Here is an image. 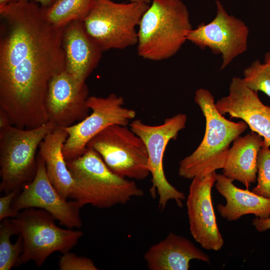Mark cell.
I'll return each instance as SVG.
<instances>
[{"label":"cell","mask_w":270,"mask_h":270,"mask_svg":"<svg viewBox=\"0 0 270 270\" xmlns=\"http://www.w3.org/2000/svg\"><path fill=\"white\" fill-rule=\"evenodd\" d=\"M116 174L142 180L150 174L148 154L142 139L127 126L112 125L88 144Z\"/></svg>","instance_id":"9c48e42d"},{"label":"cell","mask_w":270,"mask_h":270,"mask_svg":"<svg viewBox=\"0 0 270 270\" xmlns=\"http://www.w3.org/2000/svg\"><path fill=\"white\" fill-rule=\"evenodd\" d=\"M252 225L258 232H264L270 230V216L264 219L256 217L252 222Z\"/></svg>","instance_id":"4316f807"},{"label":"cell","mask_w":270,"mask_h":270,"mask_svg":"<svg viewBox=\"0 0 270 270\" xmlns=\"http://www.w3.org/2000/svg\"><path fill=\"white\" fill-rule=\"evenodd\" d=\"M215 104L222 114L242 119L252 131L262 137L264 144L270 147V106L262 102L258 92L248 88L242 78H232L228 95Z\"/></svg>","instance_id":"9a60e30c"},{"label":"cell","mask_w":270,"mask_h":270,"mask_svg":"<svg viewBox=\"0 0 270 270\" xmlns=\"http://www.w3.org/2000/svg\"><path fill=\"white\" fill-rule=\"evenodd\" d=\"M232 182L223 174H216L215 187L226 200L225 204L216 206L222 217L228 221H236L248 214L261 219L270 216V198L258 196L248 188H238Z\"/></svg>","instance_id":"ac0fdd59"},{"label":"cell","mask_w":270,"mask_h":270,"mask_svg":"<svg viewBox=\"0 0 270 270\" xmlns=\"http://www.w3.org/2000/svg\"><path fill=\"white\" fill-rule=\"evenodd\" d=\"M23 241V250L16 266L33 261L41 266L52 253L70 251L83 236V232L72 228H62L56 219L46 211L28 208L10 219Z\"/></svg>","instance_id":"8992f818"},{"label":"cell","mask_w":270,"mask_h":270,"mask_svg":"<svg viewBox=\"0 0 270 270\" xmlns=\"http://www.w3.org/2000/svg\"><path fill=\"white\" fill-rule=\"evenodd\" d=\"M37 160V170L34 179L16 196L12 208L17 212L32 208L42 209L66 228H80L82 226L80 209L82 207L76 200H68L60 194L50 180L44 160L38 154Z\"/></svg>","instance_id":"7c38bea8"},{"label":"cell","mask_w":270,"mask_h":270,"mask_svg":"<svg viewBox=\"0 0 270 270\" xmlns=\"http://www.w3.org/2000/svg\"><path fill=\"white\" fill-rule=\"evenodd\" d=\"M21 190L16 189L5 194L0 198V220L11 218H15L18 212L13 210L12 208V202L16 196Z\"/></svg>","instance_id":"484cf974"},{"label":"cell","mask_w":270,"mask_h":270,"mask_svg":"<svg viewBox=\"0 0 270 270\" xmlns=\"http://www.w3.org/2000/svg\"><path fill=\"white\" fill-rule=\"evenodd\" d=\"M68 136L64 128H55L41 142L38 152L44 160L50 180L60 194L66 200L70 198L74 188L73 179L62 151Z\"/></svg>","instance_id":"ffe728a7"},{"label":"cell","mask_w":270,"mask_h":270,"mask_svg":"<svg viewBox=\"0 0 270 270\" xmlns=\"http://www.w3.org/2000/svg\"><path fill=\"white\" fill-rule=\"evenodd\" d=\"M57 128L50 121L36 128H22L12 124L0 128V192L22 190L34 178L36 153L41 142Z\"/></svg>","instance_id":"5b68a950"},{"label":"cell","mask_w":270,"mask_h":270,"mask_svg":"<svg viewBox=\"0 0 270 270\" xmlns=\"http://www.w3.org/2000/svg\"><path fill=\"white\" fill-rule=\"evenodd\" d=\"M244 83L250 90L261 91L270 98V73L264 64L255 60L243 71Z\"/></svg>","instance_id":"603a6c76"},{"label":"cell","mask_w":270,"mask_h":270,"mask_svg":"<svg viewBox=\"0 0 270 270\" xmlns=\"http://www.w3.org/2000/svg\"><path fill=\"white\" fill-rule=\"evenodd\" d=\"M144 258L150 270H188L192 260L210 262L209 256L192 241L172 232L151 246Z\"/></svg>","instance_id":"e0dca14e"},{"label":"cell","mask_w":270,"mask_h":270,"mask_svg":"<svg viewBox=\"0 0 270 270\" xmlns=\"http://www.w3.org/2000/svg\"><path fill=\"white\" fill-rule=\"evenodd\" d=\"M26 1H32L38 4L40 6L45 9L52 6L58 0H23Z\"/></svg>","instance_id":"f1b7e54d"},{"label":"cell","mask_w":270,"mask_h":270,"mask_svg":"<svg viewBox=\"0 0 270 270\" xmlns=\"http://www.w3.org/2000/svg\"><path fill=\"white\" fill-rule=\"evenodd\" d=\"M216 176L214 172L192 178L186 205L190 232L194 240L206 250L218 251L223 246L224 240L212 202V189Z\"/></svg>","instance_id":"4fadbf2b"},{"label":"cell","mask_w":270,"mask_h":270,"mask_svg":"<svg viewBox=\"0 0 270 270\" xmlns=\"http://www.w3.org/2000/svg\"><path fill=\"white\" fill-rule=\"evenodd\" d=\"M194 100L205 118L206 128L198 147L179 162L178 174L186 179L206 176L222 168L230 144L248 127L243 120L234 122L222 114L208 90H197Z\"/></svg>","instance_id":"7a4b0ae2"},{"label":"cell","mask_w":270,"mask_h":270,"mask_svg":"<svg viewBox=\"0 0 270 270\" xmlns=\"http://www.w3.org/2000/svg\"><path fill=\"white\" fill-rule=\"evenodd\" d=\"M0 110L18 128L47 122L45 99L52 78L66 70L65 27L46 18L32 1L0 6Z\"/></svg>","instance_id":"6da1fadb"},{"label":"cell","mask_w":270,"mask_h":270,"mask_svg":"<svg viewBox=\"0 0 270 270\" xmlns=\"http://www.w3.org/2000/svg\"><path fill=\"white\" fill-rule=\"evenodd\" d=\"M12 124L9 117L6 114L0 110V128Z\"/></svg>","instance_id":"83f0119b"},{"label":"cell","mask_w":270,"mask_h":270,"mask_svg":"<svg viewBox=\"0 0 270 270\" xmlns=\"http://www.w3.org/2000/svg\"><path fill=\"white\" fill-rule=\"evenodd\" d=\"M86 83H79L66 70L49 82L45 99L48 121L56 128H66L84 119L90 110Z\"/></svg>","instance_id":"5bb4252c"},{"label":"cell","mask_w":270,"mask_h":270,"mask_svg":"<svg viewBox=\"0 0 270 270\" xmlns=\"http://www.w3.org/2000/svg\"><path fill=\"white\" fill-rule=\"evenodd\" d=\"M18 0H0V6H2L9 3L14 2Z\"/></svg>","instance_id":"1f68e13d"},{"label":"cell","mask_w":270,"mask_h":270,"mask_svg":"<svg viewBox=\"0 0 270 270\" xmlns=\"http://www.w3.org/2000/svg\"><path fill=\"white\" fill-rule=\"evenodd\" d=\"M262 143V137L252 131L235 139L228 152L223 174L248 189L256 182L257 158Z\"/></svg>","instance_id":"d6986e66"},{"label":"cell","mask_w":270,"mask_h":270,"mask_svg":"<svg viewBox=\"0 0 270 270\" xmlns=\"http://www.w3.org/2000/svg\"><path fill=\"white\" fill-rule=\"evenodd\" d=\"M94 0H58L52 6L43 8L46 20L57 28L65 27L72 22L84 19Z\"/></svg>","instance_id":"44dd1931"},{"label":"cell","mask_w":270,"mask_h":270,"mask_svg":"<svg viewBox=\"0 0 270 270\" xmlns=\"http://www.w3.org/2000/svg\"><path fill=\"white\" fill-rule=\"evenodd\" d=\"M149 4L94 0L82 22L85 30L104 52L137 44L138 28Z\"/></svg>","instance_id":"52a82bcc"},{"label":"cell","mask_w":270,"mask_h":270,"mask_svg":"<svg viewBox=\"0 0 270 270\" xmlns=\"http://www.w3.org/2000/svg\"><path fill=\"white\" fill-rule=\"evenodd\" d=\"M192 29L182 1L152 0L138 28V54L152 61L168 59L179 51Z\"/></svg>","instance_id":"277c9868"},{"label":"cell","mask_w":270,"mask_h":270,"mask_svg":"<svg viewBox=\"0 0 270 270\" xmlns=\"http://www.w3.org/2000/svg\"><path fill=\"white\" fill-rule=\"evenodd\" d=\"M66 70L84 84L98 66L103 52L86 32L82 20L66 26L62 36Z\"/></svg>","instance_id":"2e32d148"},{"label":"cell","mask_w":270,"mask_h":270,"mask_svg":"<svg viewBox=\"0 0 270 270\" xmlns=\"http://www.w3.org/2000/svg\"><path fill=\"white\" fill-rule=\"evenodd\" d=\"M66 162L74 181L70 198L82 207L90 204L107 208L144 194L134 180L114 173L92 148H87L83 154Z\"/></svg>","instance_id":"3957f363"},{"label":"cell","mask_w":270,"mask_h":270,"mask_svg":"<svg viewBox=\"0 0 270 270\" xmlns=\"http://www.w3.org/2000/svg\"><path fill=\"white\" fill-rule=\"evenodd\" d=\"M264 64L268 72L270 73V52L266 54Z\"/></svg>","instance_id":"f546056e"},{"label":"cell","mask_w":270,"mask_h":270,"mask_svg":"<svg viewBox=\"0 0 270 270\" xmlns=\"http://www.w3.org/2000/svg\"><path fill=\"white\" fill-rule=\"evenodd\" d=\"M216 15L210 22H202L188 33L189 41L202 50L209 48L221 54L220 70L246 51L249 29L242 20L229 14L218 0H216Z\"/></svg>","instance_id":"8fae6325"},{"label":"cell","mask_w":270,"mask_h":270,"mask_svg":"<svg viewBox=\"0 0 270 270\" xmlns=\"http://www.w3.org/2000/svg\"><path fill=\"white\" fill-rule=\"evenodd\" d=\"M0 224V270H10L16 265L23 250V241L18 234L15 243L10 237L18 234L16 228L8 218L1 220Z\"/></svg>","instance_id":"7402d4cb"},{"label":"cell","mask_w":270,"mask_h":270,"mask_svg":"<svg viewBox=\"0 0 270 270\" xmlns=\"http://www.w3.org/2000/svg\"><path fill=\"white\" fill-rule=\"evenodd\" d=\"M187 116L178 114L166 118L159 125H150L140 119H134L130 124V128L144 142L147 150L152 186V196L158 198V207L162 210L170 200H174L182 208L184 194L178 190L168 180L164 170L163 160L166 148L169 142L177 138L178 132L186 126Z\"/></svg>","instance_id":"ba28073f"},{"label":"cell","mask_w":270,"mask_h":270,"mask_svg":"<svg viewBox=\"0 0 270 270\" xmlns=\"http://www.w3.org/2000/svg\"><path fill=\"white\" fill-rule=\"evenodd\" d=\"M256 184L252 192L270 198V147L261 146L257 158Z\"/></svg>","instance_id":"cb8c5ba5"},{"label":"cell","mask_w":270,"mask_h":270,"mask_svg":"<svg viewBox=\"0 0 270 270\" xmlns=\"http://www.w3.org/2000/svg\"><path fill=\"white\" fill-rule=\"evenodd\" d=\"M60 270H98L94 262L85 256H80L70 251L62 254L58 262Z\"/></svg>","instance_id":"d4e9b609"},{"label":"cell","mask_w":270,"mask_h":270,"mask_svg":"<svg viewBox=\"0 0 270 270\" xmlns=\"http://www.w3.org/2000/svg\"><path fill=\"white\" fill-rule=\"evenodd\" d=\"M152 0H130V2L150 4Z\"/></svg>","instance_id":"4dcf8cb0"},{"label":"cell","mask_w":270,"mask_h":270,"mask_svg":"<svg viewBox=\"0 0 270 270\" xmlns=\"http://www.w3.org/2000/svg\"><path fill=\"white\" fill-rule=\"evenodd\" d=\"M88 104L91 113L82 120L64 128L68 136L62 151L66 161L83 154L89 142L106 128L114 124L128 126L136 116L134 110L124 106L123 97L114 93L106 97L89 96Z\"/></svg>","instance_id":"30bf717a"}]
</instances>
